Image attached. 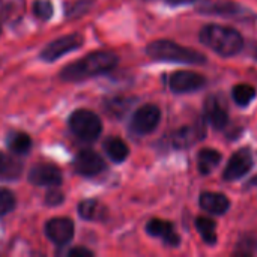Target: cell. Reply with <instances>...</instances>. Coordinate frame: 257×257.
Returning a JSON list of instances; mask_svg holds the SVG:
<instances>
[{
  "label": "cell",
  "instance_id": "cell-1",
  "mask_svg": "<svg viewBox=\"0 0 257 257\" xmlns=\"http://www.w3.org/2000/svg\"><path fill=\"white\" fill-rule=\"evenodd\" d=\"M119 59L111 51H93L89 56L65 66L59 77L63 81H83L111 71Z\"/></svg>",
  "mask_w": 257,
  "mask_h": 257
},
{
  "label": "cell",
  "instance_id": "cell-2",
  "mask_svg": "<svg viewBox=\"0 0 257 257\" xmlns=\"http://www.w3.org/2000/svg\"><path fill=\"white\" fill-rule=\"evenodd\" d=\"M199 39L203 45L223 57L236 56L244 48L242 35L229 26L208 24L200 30Z\"/></svg>",
  "mask_w": 257,
  "mask_h": 257
},
{
  "label": "cell",
  "instance_id": "cell-3",
  "mask_svg": "<svg viewBox=\"0 0 257 257\" xmlns=\"http://www.w3.org/2000/svg\"><path fill=\"white\" fill-rule=\"evenodd\" d=\"M146 53L154 60L161 62H176L185 65H205L208 62V57L197 50L179 45L169 39H158L151 42L146 47Z\"/></svg>",
  "mask_w": 257,
  "mask_h": 257
},
{
  "label": "cell",
  "instance_id": "cell-4",
  "mask_svg": "<svg viewBox=\"0 0 257 257\" xmlns=\"http://www.w3.org/2000/svg\"><path fill=\"white\" fill-rule=\"evenodd\" d=\"M69 128L78 139L93 142L102 131V122L93 111L80 108L75 110L69 117Z\"/></svg>",
  "mask_w": 257,
  "mask_h": 257
},
{
  "label": "cell",
  "instance_id": "cell-5",
  "mask_svg": "<svg viewBox=\"0 0 257 257\" xmlns=\"http://www.w3.org/2000/svg\"><path fill=\"white\" fill-rule=\"evenodd\" d=\"M206 78L194 71H175L167 78V86L175 93H191L206 86Z\"/></svg>",
  "mask_w": 257,
  "mask_h": 257
},
{
  "label": "cell",
  "instance_id": "cell-6",
  "mask_svg": "<svg viewBox=\"0 0 257 257\" xmlns=\"http://www.w3.org/2000/svg\"><path fill=\"white\" fill-rule=\"evenodd\" d=\"M83 42H84V39L80 33H71V35L60 36V38L54 39L53 42H50L41 51V59L45 62H54V60L60 59L62 56L80 48L83 45Z\"/></svg>",
  "mask_w": 257,
  "mask_h": 257
},
{
  "label": "cell",
  "instance_id": "cell-7",
  "mask_svg": "<svg viewBox=\"0 0 257 257\" xmlns=\"http://www.w3.org/2000/svg\"><path fill=\"white\" fill-rule=\"evenodd\" d=\"M161 120V110L154 104H146L136 110L131 119V131L137 136L151 134Z\"/></svg>",
  "mask_w": 257,
  "mask_h": 257
},
{
  "label": "cell",
  "instance_id": "cell-8",
  "mask_svg": "<svg viewBox=\"0 0 257 257\" xmlns=\"http://www.w3.org/2000/svg\"><path fill=\"white\" fill-rule=\"evenodd\" d=\"M253 164L254 161H253V154L250 148H241L227 161V166L223 172L224 181L232 182V181H238L244 178L253 169Z\"/></svg>",
  "mask_w": 257,
  "mask_h": 257
},
{
  "label": "cell",
  "instance_id": "cell-9",
  "mask_svg": "<svg viewBox=\"0 0 257 257\" xmlns=\"http://www.w3.org/2000/svg\"><path fill=\"white\" fill-rule=\"evenodd\" d=\"M205 136H206L205 123L202 120H199V122H194L191 125H185V126L173 131L170 134L169 140L175 149H187V148L194 146L200 140H203Z\"/></svg>",
  "mask_w": 257,
  "mask_h": 257
},
{
  "label": "cell",
  "instance_id": "cell-10",
  "mask_svg": "<svg viewBox=\"0 0 257 257\" xmlns=\"http://www.w3.org/2000/svg\"><path fill=\"white\" fill-rule=\"evenodd\" d=\"M203 111H205V117H206L208 123L214 130L221 131L229 125L227 108L218 96H215V95L208 96L205 101V105H203Z\"/></svg>",
  "mask_w": 257,
  "mask_h": 257
},
{
  "label": "cell",
  "instance_id": "cell-11",
  "mask_svg": "<svg viewBox=\"0 0 257 257\" xmlns=\"http://www.w3.org/2000/svg\"><path fill=\"white\" fill-rule=\"evenodd\" d=\"M74 169H75V172L78 175L92 178V176H96L101 172H104L105 163L93 151L84 149V151H81V152H78L75 155V158H74Z\"/></svg>",
  "mask_w": 257,
  "mask_h": 257
},
{
  "label": "cell",
  "instance_id": "cell-12",
  "mask_svg": "<svg viewBox=\"0 0 257 257\" xmlns=\"http://www.w3.org/2000/svg\"><path fill=\"white\" fill-rule=\"evenodd\" d=\"M45 233L54 244L65 245L74 238V223L66 217L51 218L45 224Z\"/></svg>",
  "mask_w": 257,
  "mask_h": 257
},
{
  "label": "cell",
  "instance_id": "cell-13",
  "mask_svg": "<svg viewBox=\"0 0 257 257\" xmlns=\"http://www.w3.org/2000/svg\"><path fill=\"white\" fill-rule=\"evenodd\" d=\"M29 181L36 187H57L62 182V172L53 164H38L32 167Z\"/></svg>",
  "mask_w": 257,
  "mask_h": 257
},
{
  "label": "cell",
  "instance_id": "cell-14",
  "mask_svg": "<svg viewBox=\"0 0 257 257\" xmlns=\"http://www.w3.org/2000/svg\"><path fill=\"white\" fill-rule=\"evenodd\" d=\"M146 232L151 236L161 239L169 247H178L179 242H181V238L176 233V229H175V226L170 221H164V220L154 218V220H151L146 224Z\"/></svg>",
  "mask_w": 257,
  "mask_h": 257
},
{
  "label": "cell",
  "instance_id": "cell-15",
  "mask_svg": "<svg viewBox=\"0 0 257 257\" xmlns=\"http://www.w3.org/2000/svg\"><path fill=\"white\" fill-rule=\"evenodd\" d=\"M200 208L212 215H223L230 208V200L221 193L203 191L199 199Z\"/></svg>",
  "mask_w": 257,
  "mask_h": 257
},
{
  "label": "cell",
  "instance_id": "cell-16",
  "mask_svg": "<svg viewBox=\"0 0 257 257\" xmlns=\"http://www.w3.org/2000/svg\"><path fill=\"white\" fill-rule=\"evenodd\" d=\"M200 12L203 14H217V15H223L226 18H241L248 15V11L241 8L238 3H230V2H220V3H214V5H208V6H202L199 8Z\"/></svg>",
  "mask_w": 257,
  "mask_h": 257
},
{
  "label": "cell",
  "instance_id": "cell-17",
  "mask_svg": "<svg viewBox=\"0 0 257 257\" xmlns=\"http://www.w3.org/2000/svg\"><path fill=\"white\" fill-rule=\"evenodd\" d=\"M220 163H221V154L215 149L205 148L197 155V169L203 176L214 172Z\"/></svg>",
  "mask_w": 257,
  "mask_h": 257
},
{
  "label": "cell",
  "instance_id": "cell-18",
  "mask_svg": "<svg viewBox=\"0 0 257 257\" xmlns=\"http://www.w3.org/2000/svg\"><path fill=\"white\" fill-rule=\"evenodd\" d=\"M24 14V0H0V20L6 23L18 21Z\"/></svg>",
  "mask_w": 257,
  "mask_h": 257
},
{
  "label": "cell",
  "instance_id": "cell-19",
  "mask_svg": "<svg viewBox=\"0 0 257 257\" xmlns=\"http://www.w3.org/2000/svg\"><path fill=\"white\" fill-rule=\"evenodd\" d=\"M104 149L108 155V158L113 161V163H122L128 158L130 155V148L128 145L122 140V139H117V137H111L108 139L105 143H104Z\"/></svg>",
  "mask_w": 257,
  "mask_h": 257
},
{
  "label": "cell",
  "instance_id": "cell-20",
  "mask_svg": "<svg viewBox=\"0 0 257 257\" xmlns=\"http://www.w3.org/2000/svg\"><path fill=\"white\" fill-rule=\"evenodd\" d=\"M105 208L95 199H89L80 203L78 206V214L81 218L89 220V221H98L105 218Z\"/></svg>",
  "mask_w": 257,
  "mask_h": 257
},
{
  "label": "cell",
  "instance_id": "cell-21",
  "mask_svg": "<svg viewBox=\"0 0 257 257\" xmlns=\"http://www.w3.org/2000/svg\"><path fill=\"white\" fill-rule=\"evenodd\" d=\"M196 227H197L202 239L208 245H214L217 242V223L212 218H208V217L196 218Z\"/></svg>",
  "mask_w": 257,
  "mask_h": 257
},
{
  "label": "cell",
  "instance_id": "cell-22",
  "mask_svg": "<svg viewBox=\"0 0 257 257\" xmlns=\"http://www.w3.org/2000/svg\"><path fill=\"white\" fill-rule=\"evenodd\" d=\"M232 98H233L236 105L247 107L256 98V89L250 84H245V83L236 84L232 89Z\"/></svg>",
  "mask_w": 257,
  "mask_h": 257
},
{
  "label": "cell",
  "instance_id": "cell-23",
  "mask_svg": "<svg viewBox=\"0 0 257 257\" xmlns=\"http://www.w3.org/2000/svg\"><path fill=\"white\" fill-rule=\"evenodd\" d=\"M21 173L20 161L0 152V178L2 179H15Z\"/></svg>",
  "mask_w": 257,
  "mask_h": 257
},
{
  "label": "cell",
  "instance_id": "cell-24",
  "mask_svg": "<svg viewBox=\"0 0 257 257\" xmlns=\"http://www.w3.org/2000/svg\"><path fill=\"white\" fill-rule=\"evenodd\" d=\"M8 148L18 155L27 154L32 148V140L26 133H12L8 139Z\"/></svg>",
  "mask_w": 257,
  "mask_h": 257
},
{
  "label": "cell",
  "instance_id": "cell-25",
  "mask_svg": "<svg viewBox=\"0 0 257 257\" xmlns=\"http://www.w3.org/2000/svg\"><path fill=\"white\" fill-rule=\"evenodd\" d=\"M33 12L41 20H50L53 17V3L50 0H36L33 3Z\"/></svg>",
  "mask_w": 257,
  "mask_h": 257
},
{
  "label": "cell",
  "instance_id": "cell-26",
  "mask_svg": "<svg viewBox=\"0 0 257 257\" xmlns=\"http://www.w3.org/2000/svg\"><path fill=\"white\" fill-rule=\"evenodd\" d=\"M14 208H15L14 194L6 188H0V215H5V214L11 212Z\"/></svg>",
  "mask_w": 257,
  "mask_h": 257
},
{
  "label": "cell",
  "instance_id": "cell-27",
  "mask_svg": "<svg viewBox=\"0 0 257 257\" xmlns=\"http://www.w3.org/2000/svg\"><path fill=\"white\" fill-rule=\"evenodd\" d=\"M90 6V2L87 0H78V2H74L69 8H68V17H77V15H83Z\"/></svg>",
  "mask_w": 257,
  "mask_h": 257
},
{
  "label": "cell",
  "instance_id": "cell-28",
  "mask_svg": "<svg viewBox=\"0 0 257 257\" xmlns=\"http://www.w3.org/2000/svg\"><path fill=\"white\" fill-rule=\"evenodd\" d=\"M65 200V197H63V194L59 191V190H51V191H48L47 193V196H45V203L47 205H51V206H56V205H60L62 202Z\"/></svg>",
  "mask_w": 257,
  "mask_h": 257
},
{
  "label": "cell",
  "instance_id": "cell-29",
  "mask_svg": "<svg viewBox=\"0 0 257 257\" xmlns=\"http://www.w3.org/2000/svg\"><path fill=\"white\" fill-rule=\"evenodd\" d=\"M69 256H71V257L93 256V253H92L90 250H87V248H83V247H77V248H72V250L69 251Z\"/></svg>",
  "mask_w": 257,
  "mask_h": 257
},
{
  "label": "cell",
  "instance_id": "cell-30",
  "mask_svg": "<svg viewBox=\"0 0 257 257\" xmlns=\"http://www.w3.org/2000/svg\"><path fill=\"white\" fill-rule=\"evenodd\" d=\"M170 6H181V5H190V3H196V2H200V0H161Z\"/></svg>",
  "mask_w": 257,
  "mask_h": 257
},
{
  "label": "cell",
  "instance_id": "cell-31",
  "mask_svg": "<svg viewBox=\"0 0 257 257\" xmlns=\"http://www.w3.org/2000/svg\"><path fill=\"white\" fill-rule=\"evenodd\" d=\"M256 59H257V48H256Z\"/></svg>",
  "mask_w": 257,
  "mask_h": 257
},
{
  "label": "cell",
  "instance_id": "cell-32",
  "mask_svg": "<svg viewBox=\"0 0 257 257\" xmlns=\"http://www.w3.org/2000/svg\"><path fill=\"white\" fill-rule=\"evenodd\" d=\"M0 33H2V29H0Z\"/></svg>",
  "mask_w": 257,
  "mask_h": 257
}]
</instances>
